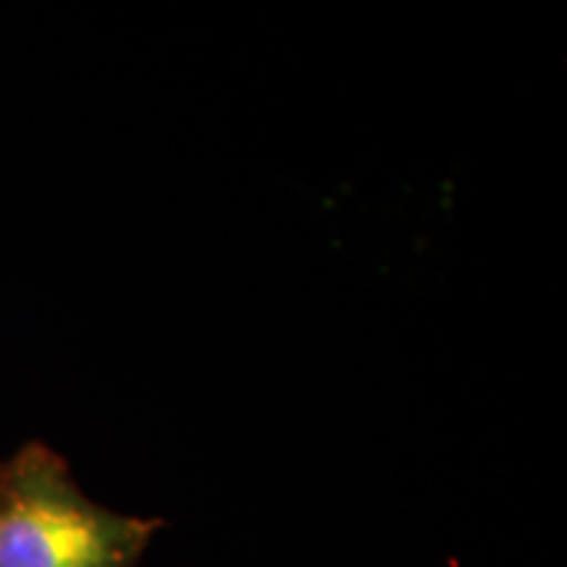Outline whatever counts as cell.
<instances>
[{
  "label": "cell",
  "mask_w": 567,
  "mask_h": 567,
  "mask_svg": "<svg viewBox=\"0 0 567 567\" xmlns=\"http://www.w3.org/2000/svg\"><path fill=\"white\" fill-rule=\"evenodd\" d=\"M158 528L92 502L42 444L0 465V567H134Z\"/></svg>",
  "instance_id": "obj_1"
}]
</instances>
